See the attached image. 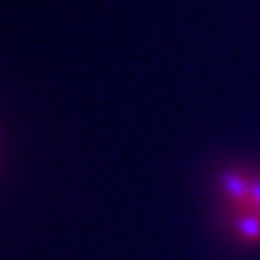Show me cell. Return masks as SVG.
<instances>
[{"label": "cell", "mask_w": 260, "mask_h": 260, "mask_svg": "<svg viewBox=\"0 0 260 260\" xmlns=\"http://www.w3.org/2000/svg\"><path fill=\"white\" fill-rule=\"evenodd\" d=\"M222 191L235 210L239 233L247 241L260 239V179L228 174L222 177Z\"/></svg>", "instance_id": "6da1fadb"}]
</instances>
